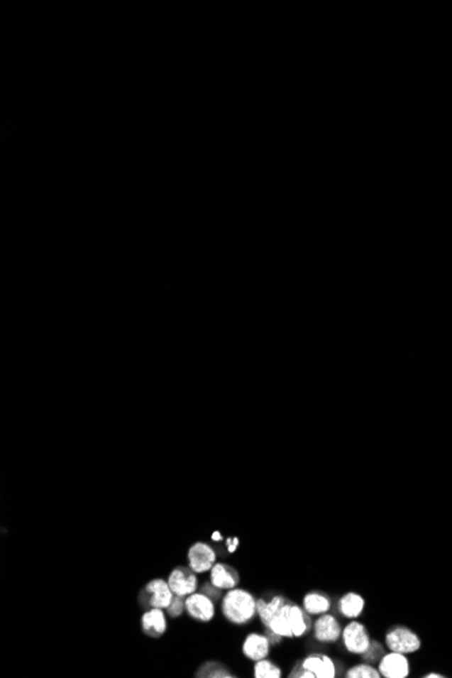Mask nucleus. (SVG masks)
Wrapping results in <instances>:
<instances>
[{
    "mask_svg": "<svg viewBox=\"0 0 452 678\" xmlns=\"http://www.w3.org/2000/svg\"><path fill=\"white\" fill-rule=\"evenodd\" d=\"M258 600L244 589H231L222 597V615L237 625L247 624L258 613Z\"/></svg>",
    "mask_w": 452,
    "mask_h": 678,
    "instance_id": "nucleus-1",
    "label": "nucleus"
},
{
    "mask_svg": "<svg viewBox=\"0 0 452 678\" xmlns=\"http://www.w3.org/2000/svg\"><path fill=\"white\" fill-rule=\"evenodd\" d=\"M174 592L170 588L168 581H164L161 578H155L149 581L144 586V589L138 594V601L141 606H144L146 611L152 608H160V609H167V606L171 604L174 598Z\"/></svg>",
    "mask_w": 452,
    "mask_h": 678,
    "instance_id": "nucleus-2",
    "label": "nucleus"
},
{
    "mask_svg": "<svg viewBox=\"0 0 452 678\" xmlns=\"http://www.w3.org/2000/svg\"><path fill=\"white\" fill-rule=\"evenodd\" d=\"M386 646L390 651L401 654H412L421 649V639L408 627L395 625L385 636Z\"/></svg>",
    "mask_w": 452,
    "mask_h": 678,
    "instance_id": "nucleus-3",
    "label": "nucleus"
},
{
    "mask_svg": "<svg viewBox=\"0 0 452 678\" xmlns=\"http://www.w3.org/2000/svg\"><path fill=\"white\" fill-rule=\"evenodd\" d=\"M343 642L346 649L352 654H365L371 646V638L368 630L359 621H351L350 624L343 630Z\"/></svg>",
    "mask_w": 452,
    "mask_h": 678,
    "instance_id": "nucleus-4",
    "label": "nucleus"
},
{
    "mask_svg": "<svg viewBox=\"0 0 452 678\" xmlns=\"http://www.w3.org/2000/svg\"><path fill=\"white\" fill-rule=\"evenodd\" d=\"M168 584L174 594L183 596V597H187L198 591L197 573L191 569L190 566L175 567L168 577Z\"/></svg>",
    "mask_w": 452,
    "mask_h": 678,
    "instance_id": "nucleus-5",
    "label": "nucleus"
},
{
    "mask_svg": "<svg viewBox=\"0 0 452 678\" xmlns=\"http://www.w3.org/2000/svg\"><path fill=\"white\" fill-rule=\"evenodd\" d=\"M186 611L194 620H213L216 616L214 601L202 592H195L186 597Z\"/></svg>",
    "mask_w": 452,
    "mask_h": 678,
    "instance_id": "nucleus-6",
    "label": "nucleus"
},
{
    "mask_svg": "<svg viewBox=\"0 0 452 678\" xmlns=\"http://www.w3.org/2000/svg\"><path fill=\"white\" fill-rule=\"evenodd\" d=\"M378 670L382 677L407 678L410 673V664L405 654L390 651L382 657Z\"/></svg>",
    "mask_w": 452,
    "mask_h": 678,
    "instance_id": "nucleus-7",
    "label": "nucleus"
},
{
    "mask_svg": "<svg viewBox=\"0 0 452 678\" xmlns=\"http://www.w3.org/2000/svg\"><path fill=\"white\" fill-rule=\"evenodd\" d=\"M189 566L198 574V573H204L211 570V567L216 564L217 561V554L211 546L204 542H198L191 546L189 549Z\"/></svg>",
    "mask_w": 452,
    "mask_h": 678,
    "instance_id": "nucleus-8",
    "label": "nucleus"
},
{
    "mask_svg": "<svg viewBox=\"0 0 452 678\" xmlns=\"http://www.w3.org/2000/svg\"><path fill=\"white\" fill-rule=\"evenodd\" d=\"M301 665L312 673L313 678H335L337 676L335 661L325 654H310Z\"/></svg>",
    "mask_w": 452,
    "mask_h": 678,
    "instance_id": "nucleus-9",
    "label": "nucleus"
},
{
    "mask_svg": "<svg viewBox=\"0 0 452 678\" xmlns=\"http://www.w3.org/2000/svg\"><path fill=\"white\" fill-rule=\"evenodd\" d=\"M313 630H314L316 639L321 643H335L343 634L338 620L334 615H328V613L320 615V618L313 625Z\"/></svg>",
    "mask_w": 452,
    "mask_h": 678,
    "instance_id": "nucleus-10",
    "label": "nucleus"
},
{
    "mask_svg": "<svg viewBox=\"0 0 452 678\" xmlns=\"http://www.w3.org/2000/svg\"><path fill=\"white\" fill-rule=\"evenodd\" d=\"M210 582L222 591H231L240 584V574L231 564L216 563L210 570Z\"/></svg>",
    "mask_w": 452,
    "mask_h": 678,
    "instance_id": "nucleus-11",
    "label": "nucleus"
},
{
    "mask_svg": "<svg viewBox=\"0 0 452 678\" xmlns=\"http://www.w3.org/2000/svg\"><path fill=\"white\" fill-rule=\"evenodd\" d=\"M271 650V642L268 636L262 634H249L243 643V654L250 661H260L268 657Z\"/></svg>",
    "mask_w": 452,
    "mask_h": 678,
    "instance_id": "nucleus-12",
    "label": "nucleus"
},
{
    "mask_svg": "<svg viewBox=\"0 0 452 678\" xmlns=\"http://www.w3.org/2000/svg\"><path fill=\"white\" fill-rule=\"evenodd\" d=\"M143 631L149 638H161L167 631V620L164 609L152 608L148 609L141 618Z\"/></svg>",
    "mask_w": 452,
    "mask_h": 678,
    "instance_id": "nucleus-13",
    "label": "nucleus"
},
{
    "mask_svg": "<svg viewBox=\"0 0 452 678\" xmlns=\"http://www.w3.org/2000/svg\"><path fill=\"white\" fill-rule=\"evenodd\" d=\"M289 601V598H286L285 596L282 594H277V596H272L270 598L267 597H260L258 600V615L260 618L264 627H267L270 624L271 619L277 615L279 612V609L282 606H285L286 603Z\"/></svg>",
    "mask_w": 452,
    "mask_h": 678,
    "instance_id": "nucleus-14",
    "label": "nucleus"
},
{
    "mask_svg": "<svg viewBox=\"0 0 452 678\" xmlns=\"http://www.w3.org/2000/svg\"><path fill=\"white\" fill-rule=\"evenodd\" d=\"M289 620H290L294 638L305 636L312 630V620L305 608H301L292 601L289 608Z\"/></svg>",
    "mask_w": 452,
    "mask_h": 678,
    "instance_id": "nucleus-15",
    "label": "nucleus"
},
{
    "mask_svg": "<svg viewBox=\"0 0 452 678\" xmlns=\"http://www.w3.org/2000/svg\"><path fill=\"white\" fill-rule=\"evenodd\" d=\"M365 600L359 593L344 594L338 601V611L347 619H358L365 611Z\"/></svg>",
    "mask_w": 452,
    "mask_h": 678,
    "instance_id": "nucleus-16",
    "label": "nucleus"
},
{
    "mask_svg": "<svg viewBox=\"0 0 452 678\" xmlns=\"http://www.w3.org/2000/svg\"><path fill=\"white\" fill-rule=\"evenodd\" d=\"M290 604H292V601L289 600L285 606L279 609V612H277V615L271 619L270 624L265 627L267 630L275 633L277 635L282 636V638H294V635H292V625H290V620H289V608H290Z\"/></svg>",
    "mask_w": 452,
    "mask_h": 678,
    "instance_id": "nucleus-17",
    "label": "nucleus"
},
{
    "mask_svg": "<svg viewBox=\"0 0 452 678\" xmlns=\"http://www.w3.org/2000/svg\"><path fill=\"white\" fill-rule=\"evenodd\" d=\"M304 608L309 615H324L331 609V598L325 593L314 591L304 597Z\"/></svg>",
    "mask_w": 452,
    "mask_h": 678,
    "instance_id": "nucleus-18",
    "label": "nucleus"
},
{
    "mask_svg": "<svg viewBox=\"0 0 452 678\" xmlns=\"http://www.w3.org/2000/svg\"><path fill=\"white\" fill-rule=\"evenodd\" d=\"M253 676L256 678H280L282 670L272 661H268L267 658H264L260 661H256V664L253 666Z\"/></svg>",
    "mask_w": 452,
    "mask_h": 678,
    "instance_id": "nucleus-19",
    "label": "nucleus"
},
{
    "mask_svg": "<svg viewBox=\"0 0 452 678\" xmlns=\"http://www.w3.org/2000/svg\"><path fill=\"white\" fill-rule=\"evenodd\" d=\"M197 677H234L233 674L219 662H207L199 667L195 673Z\"/></svg>",
    "mask_w": 452,
    "mask_h": 678,
    "instance_id": "nucleus-20",
    "label": "nucleus"
},
{
    "mask_svg": "<svg viewBox=\"0 0 452 678\" xmlns=\"http://www.w3.org/2000/svg\"><path fill=\"white\" fill-rule=\"evenodd\" d=\"M346 677L348 678H380V670L374 667L373 665L365 662V664H359L353 667H351L346 673Z\"/></svg>",
    "mask_w": 452,
    "mask_h": 678,
    "instance_id": "nucleus-21",
    "label": "nucleus"
},
{
    "mask_svg": "<svg viewBox=\"0 0 452 678\" xmlns=\"http://www.w3.org/2000/svg\"><path fill=\"white\" fill-rule=\"evenodd\" d=\"M186 611V597L175 594L171 604L167 606L165 612L170 618H179Z\"/></svg>",
    "mask_w": 452,
    "mask_h": 678,
    "instance_id": "nucleus-22",
    "label": "nucleus"
},
{
    "mask_svg": "<svg viewBox=\"0 0 452 678\" xmlns=\"http://www.w3.org/2000/svg\"><path fill=\"white\" fill-rule=\"evenodd\" d=\"M383 655H385V651H383V647L380 646V642H371L370 649L367 650L365 654H362L365 662H368V664H375L377 661L380 662Z\"/></svg>",
    "mask_w": 452,
    "mask_h": 678,
    "instance_id": "nucleus-23",
    "label": "nucleus"
},
{
    "mask_svg": "<svg viewBox=\"0 0 452 678\" xmlns=\"http://www.w3.org/2000/svg\"><path fill=\"white\" fill-rule=\"evenodd\" d=\"M221 591L217 586H214L211 582H206L202 585V588L199 589V592L204 593L206 596H209L211 600H219L221 597Z\"/></svg>",
    "mask_w": 452,
    "mask_h": 678,
    "instance_id": "nucleus-24",
    "label": "nucleus"
},
{
    "mask_svg": "<svg viewBox=\"0 0 452 678\" xmlns=\"http://www.w3.org/2000/svg\"><path fill=\"white\" fill-rule=\"evenodd\" d=\"M225 543H226L228 551H229V552H234L236 549H238L240 539H238V537H228V539L225 540Z\"/></svg>",
    "mask_w": 452,
    "mask_h": 678,
    "instance_id": "nucleus-25",
    "label": "nucleus"
},
{
    "mask_svg": "<svg viewBox=\"0 0 452 678\" xmlns=\"http://www.w3.org/2000/svg\"><path fill=\"white\" fill-rule=\"evenodd\" d=\"M211 539H213V540H217V542H221V540H224V539H222V536H221V534H219V531H217V532H213V535H211Z\"/></svg>",
    "mask_w": 452,
    "mask_h": 678,
    "instance_id": "nucleus-26",
    "label": "nucleus"
},
{
    "mask_svg": "<svg viewBox=\"0 0 452 678\" xmlns=\"http://www.w3.org/2000/svg\"><path fill=\"white\" fill-rule=\"evenodd\" d=\"M425 678H443L444 676L443 674H439V673H429L426 676H424Z\"/></svg>",
    "mask_w": 452,
    "mask_h": 678,
    "instance_id": "nucleus-27",
    "label": "nucleus"
}]
</instances>
